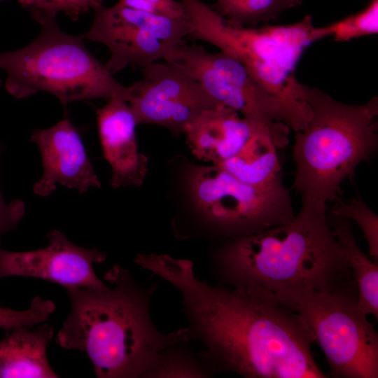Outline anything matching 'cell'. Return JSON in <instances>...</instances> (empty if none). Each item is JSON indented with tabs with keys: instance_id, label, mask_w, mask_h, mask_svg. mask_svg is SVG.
<instances>
[{
	"instance_id": "7a4b0ae2",
	"label": "cell",
	"mask_w": 378,
	"mask_h": 378,
	"mask_svg": "<svg viewBox=\"0 0 378 378\" xmlns=\"http://www.w3.org/2000/svg\"><path fill=\"white\" fill-rule=\"evenodd\" d=\"M211 269L219 284L267 300L309 289L358 293L327 214L300 211L288 223L227 240Z\"/></svg>"
},
{
	"instance_id": "7402d4cb",
	"label": "cell",
	"mask_w": 378,
	"mask_h": 378,
	"mask_svg": "<svg viewBox=\"0 0 378 378\" xmlns=\"http://www.w3.org/2000/svg\"><path fill=\"white\" fill-rule=\"evenodd\" d=\"M332 216L353 219L359 225L368 245L372 260L378 263V217L360 197L340 202L330 211Z\"/></svg>"
},
{
	"instance_id": "6da1fadb",
	"label": "cell",
	"mask_w": 378,
	"mask_h": 378,
	"mask_svg": "<svg viewBox=\"0 0 378 378\" xmlns=\"http://www.w3.org/2000/svg\"><path fill=\"white\" fill-rule=\"evenodd\" d=\"M134 262L179 291L190 336L204 346L218 373L328 377L312 355V334L297 313L258 295L200 280L187 259L138 253Z\"/></svg>"
},
{
	"instance_id": "9a60e30c",
	"label": "cell",
	"mask_w": 378,
	"mask_h": 378,
	"mask_svg": "<svg viewBox=\"0 0 378 378\" xmlns=\"http://www.w3.org/2000/svg\"><path fill=\"white\" fill-rule=\"evenodd\" d=\"M260 131L288 133L286 129L274 130L254 124L235 111L218 105L202 111L185 127L183 133L197 158L217 165L235 155Z\"/></svg>"
},
{
	"instance_id": "e0dca14e",
	"label": "cell",
	"mask_w": 378,
	"mask_h": 378,
	"mask_svg": "<svg viewBox=\"0 0 378 378\" xmlns=\"http://www.w3.org/2000/svg\"><path fill=\"white\" fill-rule=\"evenodd\" d=\"M287 136L258 132L235 155L217 166L253 186H263L282 181L278 150L286 146Z\"/></svg>"
},
{
	"instance_id": "3957f363",
	"label": "cell",
	"mask_w": 378,
	"mask_h": 378,
	"mask_svg": "<svg viewBox=\"0 0 378 378\" xmlns=\"http://www.w3.org/2000/svg\"><path fill=\"white\" fill-rule=\"evenodd\" d=\"M105 289L66 288L71 311L55 341L61 347L85 352L99 378H137L169 345L192 340L188 328L164 334L150 312L157 283L140 286L118 264L104 275Z\"/></svg>"
},
{
	"instance_id": "d4e9b609",
	"label": "cell",
	"mask_w": 378,
	"mask_h": 378,
	"mask_svg": "<svg viewBox=\"0 0 378 378\" xmlns=\"http://www.w3.org/2000/svg\"><path fill=\"white\" fill-rule=\"evenodd\" d=\"M118 4L151 13L176 19H188L186 8L176 0H118Z\"/></svg>"
},
{
	"instance_id": "484cf974",
	"label": "cell",
	"mask_w": 378,
	"mask_h": 378,
	"mask_svg": "<svg viewBox=\"0 0 378 378\" xmlns=\"http://www.w3.org/2000/svg\"><path fill=\"white\" fill-rule=\"evenodd\" d=\"M1 150L0 146V153ZM24 212L23 202L13 200L7 204L0 191V238L4 234L17 226Z\"/></svg>"
},
{
	"instance_id": "83f0119b",
	"label": "cell",
	"mask_w": 378,
	"mask_h": 378,
	"mask_svg": "<svg viewBox=\"0 0 378 378\" xmlns=\"http://www.w3.org/2000/svg\"><path fill=\"white\" fill-rule=\"evenodd\" d=\"M0 1H1V0H0Z\"/></svg>"
},
{
	"instance_id": "44dd1931",
	"label": "cell",
	"mask_w": 378,
	"mask_h": 378,
	"mask_svg": "<svg viewBox=\"0 0 378 378\" xmlns=\"http://www.w3.org/2000/svg\"><path fill=\"white\" fill-rule=\"evenodd\" d=\"M377 32L378 0H371L364 9L357 13L323 27H314L309 40L312 43L330 36L336 42H344Z\"/></svg>"
},
{
	"instance_id": "ffe728a7",
	"label": "cell",
	"mask_w": 378,
	"mask_h": 378,
	"mask_svg": "<svg viewBox=\"0 0 378 378\" xmlns=\"http://www.w3.org/2000/svg\"><path fill=\"white\" fill-rule=\"evenodd\" d=\"M302 3V0H216L212 8L231 25L257 27L268 24Z\"/></svg>"
},
{
	"instance_id": "ba28073f",
	"label": "cell",
	"mask_w": 378,
	"mask_h": 378,
	"mask_svg": "<svg viewBox=\"0 0 378 378\" xmlns=\"http://www.w3.org/2000/svg\"><path fill=\"white\" fill-rule=\"evenodd\" d=\"M195 79L213 102L237 112L254 124L274 130L304 127L312 117L307 102H293L272 95L234 57L224 51L211 52L184 41L164 59Z\"/></svg>"
},
{
	"instance_id": "603a6c76",
	"label": "cell",
	"mask_w": 378,
	"mask_h": 378,
	"mask_svg": "<svg viewBox=\"0 0 378 378\" xmlns=\"http://www.w3.org/2000/svg\"><path fill=\"white\" fill-rule=\"evenodd\" d=\"M29 10L40 24L55 20L59 13H64L75 19L90 9L102 5L101 0H18Z\"/></svg>"
},
{
	"instance_id": "4fadbf2b",
	"label": "cell",
	"mask_w": 378,
	"mask_h": 378,
	"mask_svg": "<svg viewBox=\"0 0 378 378\" xmlns=\"http://www.w3.org/2000/svg\"><path fill=\"white\" fill-rule=\"evenodd\" d=\"M31 141L39 148L43 169L42 177L33 188L36 195H50L57 184L80 193L92 187L100 188L81 136L68 118L47 129H36Z\"/></svg>"
},
{
	"instance_id": "d6986e66",
	"label": "cell",
	"mask_w": 378,
	"mask_h": 378,
	"mask_svg": "<svg viewBox=\"0 0 378 378\" xmlns=\"http://www.w3.org/2000/svg\"><path fill=\"white\" fill-rule=\"evenodd\" d=\"M190 340L174 342L163 349L145 373V378L211 377L218 372L204 350L192 351Z\"/></svg>"
},
{
	"instance_id": "5bb4252c",
	"label": "cell",
	"mask_w": 378,
	"mask_h": 378,
	"mask_svg": "<svg viewBox=\"0 0 378 378\" xmlns=\"http://www.w3.org/2000/svg\"><path fill=\"white\" fill-rule=\"evenodd\" d=\"M99 136L111 169V186H140L148 173V158L139 151L134 114L124 99L114 98L97 110Z\"/></svg>"
},
{
	"instance_id": "30bf717a",
	"label": "cell",
	"mask_w": 378,
	"mask_h": 378,
	"mask_svg": "<svg viewBox=\"0 0 378 378\" xmlns=\"http://www.w3.org/2000/svg\"><path fill=\"white\" fill-rule=\"evenodd\" d=\"M94 10L92 24L82 38L108 48L111 56L105 66L112 74L127 66L142 69L164 60L192 30L188 19L153 15L117 3Z\"/></svg>"
},
{
	"instance_id": "2e32d148",
	"label": "cell",
	"mask_w": 378,
	"mask_h": 378,
	"mask_svg": "<svg viewBox=\"0 0 378 378\" xmlns=\"http://www.w3.org/2000/svg\"><path fill=\"white\" fill-rule=\"evenodd\" d=\"M34 326L6 330L0 341V378L59 377L50 367L46 353L53 337L52 327L42 323Z\"/></svg>"
},
{
	"instance_id": "52a82bcc",
	"label": "cell",
	"mask_w": 378,
	"mask_h": 378,
	"mask_svg": "<svg viewBox=\"0 0 378 378\" xmlns=\"http://www.w3.org/2000/svg\"><path fill=\"white\" fill-rule=\"evenodd\" d=\"M351 290H303L272 301L299 314L321 348L335 378L378 377V335Z\"/></svg>"
},
{
	"instance_id": "5b68a950",
	"label": "cell",
	"mask_w": 378,
	"mask_h": 378,
	"mask_svg": "<svg viewBox=\"0 0 378 378\" xmlns=\"http://www.w3.org/2000/svg\"><path fill=\"white\" fill-rule=\"evenodd\" d=\"M41 27L27 46L0 52V69L6 72L5 88L9 94L22 99L46 91L64 105L92 99L127 102L130 86L113 77L88 49L82 36L63 32L55 20Z\"/></svg>"
},
{
	"instance_id": "8992f818",
	"label": "cell",
	"mask_w": 378,
	"mask_h": 378,
	"mask_svg": "<svg viewBox=\"0 0 378 378\" xmlns=\"http://www.w3.org/2000/svg\"><path fill=\"white\" fill-rule=\"evenodd\" d=\"M192 30L188 38L211 43L237 58L267 92L280 99L299 100L290 83L304 49L312 43V16L287 25L233 26L200 0H181Z\"/></svg>"
},
{
	"instance_id": "8fae6325",
	"label": "cell",
	"mask_w": 378,
	"mask_h": 378,
	"mask_svg": "<svg viewBox=\"0 0 378 378\" xmlns=\"http://www.w3.org/2000/svg\"><path fill=\"white\" fill-rule=\"evenodd\" d=\"M141 70L142 79L130 86L127 102L138 125L183 133L202 111L218 106L195 79L172 63L157 62Z\"/></svg>"
},
{
	"instance_id": "9c48e42d",
	"label": "cell",
	"mask_w": 378,
	"mask_h": 378,
	"mask_svg": "<svg viewBox=\"0 0 378 378\" xmlns=\"http://www.w3.org/2000/svg\"><path fill=\"white\" fill-rule=\"evenodd\" d=\"M188 186L204 224L227 240L288 223L295 217L282 181L253 186L212 164L192 167Z\"/></svg>"
},
{
	"instance_id": "ac0fdd59",
	"label": "cell",
	"mask_w": 378,
	"mask_h": 378,
	"mask_svg": "<svg viewBox=\"0 0 378 378\" xmlns=\"http://www.w3.org/2000/svg\"><path fill=\"white\" fill-rule=\"evenodd\" d=\"M335 237L343 248L358 290L357 304L366 315L378 318V266L358 246L349 219L328 217Z\"/></svg>"
},
{
	"instance_id": "cb8c5ba5",
	"label": "cell",
	"mask_w": 378,
	"mask_h": 378,
	"mask_svg": "<svg viewBox=\"0 0 378 378\" xmlns=\"http://www.w3.org/2000/svg\"><path fill=\"white\" fill-rule=\"evenodd\" d=\"M55 305L50 300L35 296L26 310H13L0 307V328L6 330L20 326H34L46 321L55 311Z\"/></svg>"
},
{
	"instance_id": "4316f807",
	"label": "cell",
	"mask_w": 378,
	"mask_h": 378,
	"mask_svg": "<svg viewBox=\"0 0 378 378\" xmlns=\"http://www.w3.org/2000/svg\"><path fill=\"white\" fill-rule=\"evenodd\" d=\"M1 83V81L0 80V84Z\"/></svg>"
},
{
	"instance_id": "277c9868",
	"label": "cell",
	"mask_w": 378,
	"mask_h": 378,
	"mask_svg": "<svg viewBox=\"0 0 378 378\" xmlns=\"http://www.w3.org/2000/svg\"><path fill=\"white\" fill-rule=\"evenodd\" d=\"M290 86L312 110L310 120L295 134L293 188L300 195V211L326 215L327 204L337 198L342 183L377 150L378 98L344 104L295 76Z\"/></svg>"
},
{
	"instance_id": "7c38bea8",
	"label": "cell",
	"mask_w": 378,
	"mask_h": 378,
	"mask_svg": "<svg viewBox=\"0 0 378 378\" xmlns=\"http://www.w3.org/2000/svg\"><path fill=\"white\" fill-rule=\"evenodd\" d=\"M49 244L41 249L13 252L0 246V279L18 276L56 283L64 288L105 289L94 264L106 260L97 247L85 248L71 242L61 232L51 230Z\"/></svg>"
}]
</instances>
